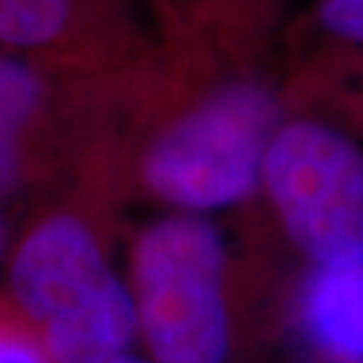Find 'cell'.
I'll return each mask as SVG.
<instances>
[{"label": "cell", "mask_w": 363, "mask_h": 363, "mask_svg": "<svg viewBox=\"0 0 363 363\" xmlns=\"http://www.w3.org/2000/svg\"><path fill=\"white\" fill-rule=\"evenodd\" d=\"M261 30L183 16L121 81L108 162L121 202L208 216L259 196L288 94L253 62Z\"/></svg>", "instance_id": "obj_1"}, {"label": "cell", "mask_w": 363, "mask_h": 363, "mask_svg": "<svg viewBox=\"0 0 363 363\" xmlns=\"http://www.w3.org/2000/svg\"><path fill=\"white\" fill-rule=\"evenodd\" d=\"M121 196L103 151L38 199L11 232L3 291L54 363H108L138 342L116 267Z\"/></svg>", "instance_id": "obj_2"}, {"label": "cell", "mask_w": 363, "mask_h": 363, "mask_svg": "<svg viewBox=\"0 0 363 363\" xmlns=\"http://www.w3.org/2000/svg\"><path fill=\"white\" fill-rule=\"evenodd\" d=\"M229 242L208 216L162 213L127 242L138 342L154 363H229L240 291Z\"/></svg>", "instance_id": "obj_3"}, {"label": "cell", "mask_w": 363, "mask_h": 363, "mask_svg": "<svg viewBox=\"0 0 363 363\" xmlns=\"http://www.w3.org/2000/svg\"><path fill=\"white\" fill-rule=\"evenodd\" d=\"M124 81V78H121ZM121 81L0 49V210H30L108 140Z\"/></svg>", "instance_id": "obj_4"}, {"label": "cell", "mask_w": 363, "mask_h": 363, "mask_svg": "<svg viewBox=\"0 0 363 363\" xmlns=\"http://www.w3.org/2000/svg\"><path fill=\"white\" fill-rule=\"evenodd\" d=\"M259 194L307 267L363 259V145L312 113L286 116Z\"/></svg>", "instance_id": "obj_5"}, {"label": "cell", "mask_w": 363, "mask_h": 363, "mask_svg": "<svg viewBox=\"0 0 363 363\" xmlns=\"http://www.w3.org/2000/svg\"><path fill=\"white\" fill-rule=\"evenodd\" d=\"M0 49L121 81L151 57L135 0H0Z\"/></svg>", "instance_id": "obj_6"}, {"label": "cell", "mask_w": 363, "mask_h": 363, "mask_svg": "<svg viewBox=\"0 0 363 363\" xmlns=\"http://www.w3.org/2000/svg\"><path fill=\"white\" fill-rule=\"evenodd\" d=\"M291 334L304 363H363V259L304 269Z\"/></svg>", "instance_id": "obj_7"}, {"label": "cell", "mask_w": 363, "mask_h": 363, "mask_svg": "<svg viewBox=\"0 0 363 363\" xmlns=\"http://www.w3.org/2000/svg\"><path fill=\"white\" fill-rule=\"evenodd\" d=\"M312 27L331 46L363 52V0H315Z\"/></svg>", "instance_id": "obj_8"}, {"label": "cell", "mask_w": 363, "mask_h": 363, "mask_svg": "<svg viewBox=\"0 0 363 363\" xmlns=\"http://www.w3.org/2000/svg\"><path fill=\"white\" fill-rule=\"evenodd\" d=\"M0 363H54L38 334L0 288Z\"/></svg>", "instance_id": "obj_9"}, {"label": "cell", "mask_w": 363, "mask_h": 363, "mask_svg": "<svg viewBox=\"0 0 363 363\" xmlns=\"http://www.w3.org/2000/svg\"><path fill=\"white\" fill-rule=\"evenodd\" d=\"M9 242H11L9 220H6V213L0 210V267H3V261H6V253H9Z\"/></svg>", "instance_id": "obj_10"}, {"label": "cell", "mask_w": 363, "mask_h": 363, "mask_svg": "<svg viewBox=\"0 0 363 363\" xmlns=\"http://www.w3.org/2000/svg\"><path fill=\"white\" fill-rule=\"evenodd\" d=\"M108 363H154V361H148L145 355H135V352H124V355H118V358H113V361H108Z\"/></svg>", "instance_id": "obj_11"}, {"label": "cell", "mask_w": 363, "mask_h": 363, "mask_svg": "<svg viewBox=\"0 0 363 363\" xmlns=\"http://www.w3.org/2000/svg\"><path fill=\"white\" fill-rule=\"evenodd\" d=\"M256 3H259V0H256Z\"/></svg>", "instance_id": "obj_12"}]
</instances>
